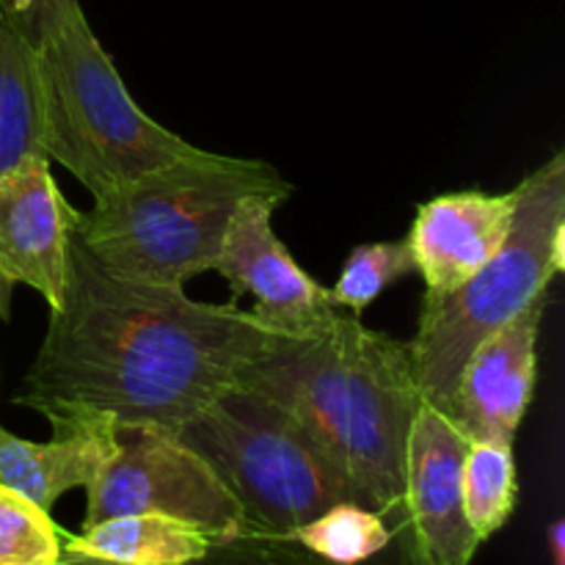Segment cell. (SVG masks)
I'll return each mask as SVG.
<instances>
[{"mask_svg": "<svg viewBox=\"0 0 565 565\" xmlns=\"http://www.w3.org/2000/svg\"><path fill=\"white\" fill-rule=\"evenodd\" d=\"M279 342L237 303L110 274L70 237L66 290L25 375L20 406L55 428L83 417L174 430L241 384Z\"/></svg>", "mask_w": 565, "mask_h": 565, "instance_id": "cell-1", "label": "cell"}, {"mask_svg": "<svg viewBox=\"0 0 565 565\" xmlns=\"http://www.w3.org/2000/svg\"><path fill=\"white\" fill-rule=\"evenodd\" d=\"M292 414L334 461L364 508L381 516L406 500V447L423 397L408 342L334 315L312 337H279L241 375Z\"/></svg>", "mask_w": 565, "mask_h": 565, "instance_id": "cell-2", "label": "cell"}, {"mask_svg": "<svg viewBox=\"0 0 565 565\" xmlns=\"http://www.w3.org/2000/svg\"><path fill=\"white\" fill-rule=\"evenodd\" d=\"M14 14L31 47L44 152L92 196L196 152L138 108L81 0H31Z\"/></svg>", "mask_w": 565, "mask_h": 565, "instance_id": "cell-3", "label": "cell"}, {"mask_svg": "<svg viewBox=\"0 0 565 565\" xmlns=\"http://www.w3.org/2000/svg\"><path fill=\"white\" fill-rule=\"evenodd\" d=\"M257 193H292L265 160L196 149L94 196L75 235L110 274L185 287L215 268L237 207Z\"/></svg>", "mask_w": 565, "mask_h": 565, "instance_id": "cell-4", "label": "cell"}, {"mask_svg": "<svg viewBox=\"0 0 565 565\" xmlns=\"http://www.w3.org/2000/svg\"><path fill=\"white\" fill-rule=\"evenodd\" d=\"M565 268V154L555 152L516 185L511 232L500 252L463 285L425 292L408 342L423 403L447 414L475 348L546 296Z\"/></svg>", "mask_w": 565, "mask_h": 565, "instance_id": "cell-5", "label": "cell"}, {"mask_svg": "<svg viewBox=\"0 0 565 565\" xmlns=\"http://www.w3.org/2000/svg\"><path fill=\"white\" fill-rule=\"evenodd\" d=\"M171 434L241 502L252 541H281L326 508L359 502L309 430L279 403L246 386L224 392Z\"/></svg>", "mask_w": 565, "mask_h": 565, "instance_id": "cell-6", "label": "cell"}, {"mask_svg": "<svg viewBox=\"0 0 565 565\" xmlns=\"http://www.w3.org/2000/svg\"><path fill=\"white\" fill-rule=\"evenodd\" d=\"M127 513L193 524L218 546L248 541L241 502L191 447L158 425L116 423L114 452L86 486L83 530Z\"/></svg>", "mask_w": 565, "mask_h": 565, "instance_id": "cell-7", "label": "cell"}, {"mask_svg": "<svg viewBox=\"0 0 565 565\" xmlns=\"http://www.w3.org/2000/svg\"><path fill=\"white\" fill-rule=\"evenodd\" d=\"M287 196L290 193L248 196L226 230L213 270L230 285L232 303L252 292L257 301L252 315L263 329L298 340L326 329L340 309L274 232V213Z\"/></svg>", "mask_w": 565, "mask_h": 565, "instance_id": "cell-8", "label": "cell"}, {"mask_svg": "<svg viewBox=\"0 0 565 565\" xmlns=\"http://www.w3.org/2000/svg\"><path fill=\"white\" fill-rule=\"evenodd\" d=\"M469 439L450 417L423 403L406 447V511L423 565H469L480 541L463 513Z\"/></svg>", "mask_w": 565, "mask_h": 565, "instance_id": "cell-9", "label": "cell"}, {"mask_svg": "<svg viewBox=\"0 0 565 565\" xmlns=\"http://www.w3.org/2000/svg\"><path fill=\"white\" fill-rule=\"evenodd\" d=\"M544 312L546 296L486 337L463 364L447 417L467 436L469 445L483 441L513 447L535 392Z\"/></svg>", "mask_w": 565, "mask_h": 565, "instance_id": "cell-10", "label": "cell"}, {"mask_svg": "<svg viewBox=\"0 0 565 565\" xmlns=\"http://www.w3.org/2000/svg\"><path fill=\"white\" fill-rule=\"evenodd\" d=\"M75 215L47 154H31L0 174V270L36 290L50 309L64 301Z\"/></svg>", "mask_w": 565, "mask_h": 565, "instance_id": "cell-11", "label": "cell"}, {"mask_svg": "<svg viewBox=\"0 0 565 565\" xmlns=\"http://www.w3.org/2000/svg\"><path fill=\"white\" fill-rule=\"evenodd\" d=\"M513 207L516 188L445 193L423 204L406 241L428 292L452 290L483 268L511 232Z\"/></svg>", "mask_w": 565, "mask_h": 565, "instance_id": "cell-12", "label": "cell"}, {"mask_svg": "<svg viewBox=\"0 0 565 565\" xmlns=\"http://www.w3.org/2000/svg\"><path fill=\"white\" fill-rule=\"evenodd\" d=\"M114 419L83 417L55 428L39 445L9 434L0 425V486L50 511L66 491L86 489L114 452Z\"/></svg>", "mask_w": 565, "mask_h": 565, "instance_id": "cell-13", "label": "cell"}, {"mask_svg": "<svg viewBox=\"0 0 565 565\" xmlns=\"http://www.w3.org/2000/svg\"><path fill=\"white\" fill-rule=\"evenodd\" d=\"M215 541L199 527L158 513H127L92 524L72 535L66 557L114 565H191L215 550Z\"/></svg>", "mask_w": 565, "mask_h": 565, "instance_id": "cell-14", "label": "cell"}, {"mask_svg": "<svg viewBox=\"0 0 565 565\" xmlns=\"http://www.w3.org/2000/svg\"><path fill=\"white\" fill-rule=\"evenodd\" d=\"M31 154H47L31 47L11 3L0 0V174Z\"/></svg>", "mask_w": 565, "mask_h": 565, "instance_id": "cell-15", "label": "cell"}, {"mask_svg": "<svg viewBox=\"0 0 565 565\" xmlns=\"http://www.w3.org/2000/svg\"><path fill=\"white\" fill-rule=\"evenodd\" d=\"M392 539L395 535L379 511L359 502H337L270 544H298L303 552L331 565H362L381 555Z\"/></svg>", "mask_w": 565, "mask_h": 565, "instance_id": "cell-16", "label": "cell"}, {"mask_svg": "<svg viewBox=\"0 0 565 565\" xmlns=\"http://www.w3.org/2000/svg\"><path fill=\"white\" fill-rule=\"evenodd\" d=\"M519 480L513 447L505 445H469L463 458V513L478 535V541H489L500 533L516 508Z\"/></svg>", "mask_w": 565, "mask_h": 565, "instance_id": "cell-17", "label": "cell"}, {"mask_svg": "<svg viewBox=\"0 0 565 565\" xmlns=\"http://www.w3.org/2000/svg\"><path fill=\"white\" fill-rule=\"evenodd\" d=\"M412 274H417V259H414L406 237L403 241L364 243L348 254L340 279L329 290L331 301L337 309L359 318L386 287L397 285Z\"/></svg>", "mask_w": 565, "mask_h": 565, "instance_id": "cell-18", "label": "cell"}, {"mask_svg": "<svg viewBox=\"0 0 565 565\" xmlns=\"http://www.w3.org/2000/svg\"><path fill=\"white\" fill-rule=\"evenodd\" d=\"M64 541L50 511L0 486V565H61Z\"/></svg>", "mask_w": 565, "mask_h": 565, "instance_id": "cell-19", "label": "cell"}, {"mask_svg": "<svg viewBox=\"0 0 565 565\" xmlns=\"http://www.w3.org/2000/svg\"><path fill=\"white\" fill-rule=\"evenodd\" d=\"M215 550H218V546H215ZM215 550L210 552L207 557H204V561H199V563H191V565H265V561H257L259 557V552L257 555H252V557H241V561L235 563V557H230V561H215L213 563V555H215ZM61 565H114V563H99V561H81V557H70V561H66L64 557V563Z\"/></svg>", "mask_w": 565, "mask_h": 565, "instance_id": "cell-20", "label": "cell"}, {"mask_svg": "<svg viewBox=\"0 0 565 565\" xmlns=\"http://www.w3.org/2000/svg\"><path fill=\"white\" fill-rule=\"evenodd\" d=\"M546 541H550V552H552V565H565V522L557 519L555 524L546 533Z\"/></svg>", "mask_w": 565, "mask_h": 565, "instance_id": "cell-21", "label": "cell"}, {"mask_svg": "<svg viewBox=\"0 0 565 565\" xmlns=\"http://www.w3.org/2000/svg\"><path fill=\"white\" fill-rule=\"evenodd\" d=\"M11 298H14V281L0 270V323H9Z\"/></svg>", "mask_w": 565, "mask_h": 565, "instance_id": "cell-22", "label": "cell"}, {"mask_svg": "<svg viewBox=\"0 0 565 565\" xmlns=\"http://www.w3.org/2000/svg\"><path fill=\"white\" fill-rule=\"evenodd\" d=\"M9 3H11V9H14V11H22L28 3H31V0H9Z\"/></svg>", "mask_w": 565, "mask_h": 565, "instance_id": "cell-23", "label": "cell"}]
</instances>
